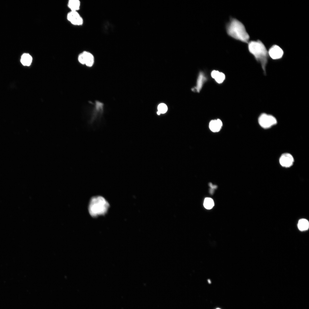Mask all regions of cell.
<instances>
[{"mask_svg": "<svg viewBox=\"0 0 309 309\" xmlns=\"http://www.w3.org/2000/svg\"><path fill=\"white\" fill-rule=\"evenodd\" d=\"M248 43L249 52L253 56L256 60L261 64L264 74L266 75V67L269 56L265 45L259 40L251 41H249Z\"/></svg>", "mask_w": 309, "mask_h": 309, "instance_id": "1", "label": "cell"}, {"mask_svg": "<svg viewBox=\"0 0 309 309\" xmlns=\"http://www.w3.org/2000/svg\"><path fill=\"white\" fill-rule=\"evenodd\" d=\"M227 33L233 38L248 43L249 36L243 24L237 19H231L226 26Z\"/></svg>", "mask_w": 309, "mask_h": 309, "instance_id": "2", "label": "cell"}, {"mask_svg": "<svg viewBox=\"0 0 309 309\" xmlns=\"http://www.w3.org/2000/svg\"><path fill=\"white\" fill-rule=\"evenodd\" d=\"M109 206V204L102 197H95L91 199L90 203L89 213L93 217L102 215L107 212Z\"/></svg>", "mask_w": 309, "mask_h": 309, "instance_id": "3", "label": "cell"}, {"mask_svg": "<svg viewBox=\"0 0 309 309\" xmlns=\"http://www.w3.org/2000/svg\"><path fill=\"white\" fill-rule=\"evenodd\" d=\"M258 122L263 128L268 129L276 124L277 121L273 116L265 113L261 114L258 118Z\"/></svg>", "mask_w": 309, "mask_h": 309, "instance_id": "4", "label": "cell"}, {"mask_svg": "<svg viewBox=\"0 0 309 309\" xmlns=\"http://www.w3.org/2000/svg\"><path fill=\"white\" fill-rule=\"evenodd\" d=\"M268 56L274 60L281 58L284 54L282 49L279 46L274 45L269 49L268 51Z\"/></svg>", "mask_w": 309, "mask_h": 309, "instance_id": "5", "label": "cell"}, {"mask_svg": "<svg viewBox=\"0 0 309 309\" xmlns=\"http://www.w3.org/2000/svg\"><path fill=\"white\" fill-rule=\"evenodd\" d=\"M67 18L72 24L75 25H81L83 20L77 11H71L68 14Z\"/></svg>", "mask_w": 309, "mask_h": 309, "instance_id": "6", "label": "cell"}, {"mask_svg": "<svg viewBox=\"0 0 309 309\" xmlns=\"http://www.w3.org/2000/svg\"><path fill=\"white\" fill-rule=\"evenodd\" d=\"M279 160L280 165L285 167H290L293 165L294 162L293 156L288 153H284L282 154Z\"/></svg>", "mask_w": 309, "mask_h": 309, "instance_id": "7", "label": "cell"}, {"mask_svg": "<svg viewBox=\"0 0 309 309\" xmlns=\"http://www.w3.org/2000/svg\"><path fill=\"white\" fill-rule=\"evenodd\" d=\"M84 62V64L88 67L92 66L94 62V57L93 55L90 52L84 51L82 53Z\"/></svg>", "mask_w": 309, "mask_h": 309, "instance_id": "8", "label": "cell"}, {"mask_svg": "<svg viewBox=\"0 0 309 309\" xmlns=\"http://www.w3.org/2000/svg\"><path fill=\"white\" fill-rule=\"evenodd\" d=\"M206 80L207 78L204 74L202 72H200L197 79L196 86L194 90H195L199 92Z\"/></svg>", "mask_w": 309, "mask_h": 309, "instance_id": "9", "label": "cell"}, {"mask_svg": "<svg viewBox=\"0 0 309 309\" xmlns=\"http://www.w3.org/2000/svg\"><path fill=\"white\" fill-rule=\"evenodd\" d=\"M222 126V121L219 119L212 120L209 124V128L213 132H218Z\"/></svg>", "mask_w": 309, "mask_h": 309, "instance_id": "10", "label": "cell"}, {"mask_svg": "<svg viewBox=\"0 0 309 309\" xmlns=\"http://www.w3.org/2000/svg\"><path fill=\"white\" fill-rule=\"evenodd\" d=\"M211 75L212 78L214 79L219 84L222 83L225 78L224 74L215 70L212 72Z\"/></svg>", "mask_w": 309, "mask_h": 309, "instance_id": "11", "label": "cell"}, {"mask_svg": "<svg viewBox=\"0 0 309 309\" xmlns=\"http://www.w3.org/2000/svg\"><path fill=\"white\" fill-rule=\"evenodd\" d=\"M32 61V56L29 54L24 53L21 56L20 61L24 66H29L31 64Z\"/></svg>", "mask_w": 309, "mask_h": 309, "instance_id": "12", "label": "cell"}, {"mask_svg": "<svg viewBox=\"0 0 309 309\" xmlns=\"http://www.w3.org/2000/svg\"><path fill=\"white\" fill-rule=\"evenodd\" d=\"M68 5L71 11H77L80 9V2L78 0H70Z\"/></svg>", "mask_w": 309, "mask_h": 309, "instance_id": "13", "label": "cell"}, {"mask_svg": "<svg viewBox=\"0 0 309 309\" xmlns=\"http://www.w3.org/2000/svg\"><path fill=\"white\" fill-rule=\"evenodd\" d=\"M309 226V222L307 219H302L299 221L298 226L300 230L302 231L306 230L308 229Z\"/></svg>", "mask_w": 309, "mask_h": 309, "instance_id": "14", "label": "cell"}, {"mask_svg": "<svg viewBox=\"0 0 309 309\" xmlns=\"http://www.w3.org/2000/svg\"><path fill=\"white\" fill-rule=\"evenodd\" d=\"M214 205L213 201L211 198L207 197L205 199L203 205L206 209H211L213 207Z\"/></svg>", "mask_w": 309, "mask_h": 309, "instance_id": "15", "label": "cell"}, {"mask_svg": "<svg viewBox=\"0 0 309 309\" xmlns=\"http://www.w3.org/2000/svg\"><path fill=\"white\" fill-rule=\"evenodd\" d=\"M158 111L160 113L164 114L166 112L167 110V105L164 103L160 104L158 107Z\"/></svg>", "mask_w": 309, "mask_h": 309, "instance_id": "16", "label": "cell"}, {"mask_svg": "<svg viewBox=\"0 0 309 309\" xmlns=\"http://www.w3.org/2000/svg\"><path fill=\"white\" fill-rule=\"evenodd\" d=\"M157 113L158 115H160L161 114L158 111L157 112Z\"/></svg>", "mask_w": 309, "mask_h": 309, "instance_id": "17", "label": "cell"}, {"mask_svg": "<svg viewBox=\"0 0 309 309\" xmlns=\"http://www.w3.org/2000/svg\"><path fill=\"white\" fill-rule=\"evenodd\" d=\"M215 309H221V308H216Z\"/></svg>", "mask_w": 309, "mask_h": 309, "instance_id": "18", "label": "cell"}]
</instances>
